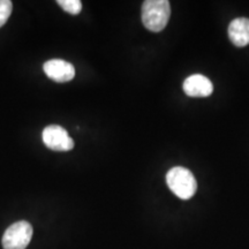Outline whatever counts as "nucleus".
Wrapping results in <instances>:
<instances>
[{
  "label": "nucleus",
  "mask_w": 249,
  "mask_h": 249,
  "mask_svg": "<svg viewBox=\"0 0 249 249\" xmlns=\"http://www.w3.org/2000/svg\"><path fill=\"white\" fill-rule=\"evenodd\" d=\"M171 15L169 0H145L142 5L143 26L152 33H160L167 26Z\"/></svg>",
  "instance_id": "f257e3e1"
},
{
  "label": "nucleus",
  "mask_w": 249,
  "mask_h": 249,
  "mask_svg": "<svg viewBox=\"0 0 249 249\" xmlns=\"http://www.w3.org/2000/svg\"><path fill=\"white\" fill-rule=\"evenodd\" d=\"M166 183L174 195L181 200H189L197 189L195 177L188 169L176 166L166 174Z\"/></svg>",
  "instance_id": "f03ea898"
},
{
  "label": "nucleus",
  "mask_w": 249,
  "mask_h": 249,
  "mask_svg": "<svg viewBox=\"0 0 249 249\" xmlns=\"http://www.w3.org/2000/svg\"><path fill=\"white\" fill-rule=\"evenodd\" d=\"M33 238V226L26 220L12 224L2 236L4 249H26Z\"/></svg>",
  "instance_id": "7ed1b4c3"
},
{
  "label": "nucleus",
  "mask_w": 249,
  "mask_h": 249,
  "mask_svg": "<svg viewBox=\"0 0 249 249\" xmlns=\"http://www.w3.org/2000/svg\"><path fill=\"white\" fill-rule=\"evenodd\" d=\"M42 139L44 144L53 151H70L74 148V141L64 127L50 124L43 130Z\"/></svg>",
  "instance_id": "20e7f679"
},
{
  "label": "nucleus",
  "mask_w": 249,
  "mask_h": 249,
  "mask_svg": "<svg viewBox=\"0 0 249 249\" xmlns=\"http://www.w3.org/2000/svg\"><path fill=\"white\" fill-rule=\"evenodd\" d=\"M44 73L54 82H70L75 76V68L71 62L62 59H51L43 65Z\"/></svg>",
  "instance_id": "39448f33"
},
{
  "label": "nucleus",
  "mask_w": 249,
  "mask_h": 249,
  "mask_svg": "<svg viewBox=\"0 0 249 249\" xmlns=\"http://www.w3.org/2000/svg\"><path fill=\"white\" fill-rule=\"evenodd\" d=\"M183 91L189 97H208L213 92V86L207 76L194 74L185 80Z\"/></svg>",
  "instance_id": "423d86ee"
},
{
  "label": "nucleus",
  "mask_w": 249,
  "mask_h": 249,
  "mask_svg": "<svg viewBox=\"0 0 249 249\" xmlns=\"http://www.w3.org/2000/svg\"><path fill=\"white\" fill-rule=\"evenodd\" d=\"M229 37L235 46L244 48L249 44V18H236L229 26Z\"/></svg>",
  "instance_id": "0eeeda50"
},
{
  "label": "nucleus",
  "mask_w": 249,
  "mask_h": 249,
  "mask_svg": "<svg viewBox=\"0 0 249 249\" xmlns=\"http://www.w3.org/2000/svg\"><path fill=\"white\" fill-rule=\"evenodd\" d=\"M57 4L71 15H77L82 11V2L80 0H58Z\"/></svg>",
  "instance_id": "6e6552de"
},
{
  "label": "nucleus",
  "mask_w": 249,
  "mask_h": 249,
  "mask_svg": "<svg viewBox=\"0 0 249 249\" xmlns=\"http://www.w3.org/2000/svg\"><path fill=\"white\" fill-rule=\"evenodd\" d=\"M13 11V4L11 0H0V28L7 22Z\"/></svg>",
  "instance_id": "1a4fd4ad"
}]
</instances>
